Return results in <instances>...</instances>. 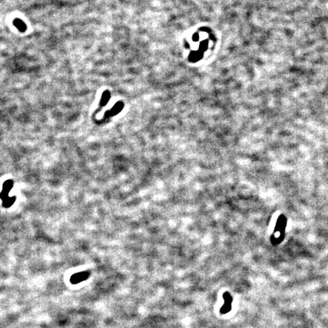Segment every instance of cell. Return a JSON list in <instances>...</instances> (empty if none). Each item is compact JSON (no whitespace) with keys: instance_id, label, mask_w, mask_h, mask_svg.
Masks as SVG:
<instances>
[{"instance_id":"6","label":"cell","mask_w":328,"mask_h":328,"mask_svg":"<svg viewBox=\"0 0 328 328\" xmlns=\"http://www.w3.org/2000/svg\"><path fill=\"white\" fill-rule=\"evenodd\" d=\"M14 200H15V197L7 198L6 199L3 200V206L6 207V208H9L10 206H12L14 204Z\"/></svg>"},{"instance_id":"2","label":"cell","mask_w":328,"mask_h":328,"mask_svg":"<svg viewBox=\"0 0 328 328\" xmlns=\"http://www.w3.org/2000/svg\"><path fill=\"white\" fill-rule=\"evenodd\" d=\"M13 187V182L12 180H8L6 182L3 184V189L2 192L0 195V197L2 200H5L7 198H9V193L10 192V190Z\"/></svg>"},{"instance_id":"7","label":"cell","mask_w":328,"mask_h":328,"mask_svg":"<svg viewBox=\"0 0 328 328\" xmlns=\"http://www.w3.org/2000/svg\"><path fill=\"white\" fill-rule=\"evenodd\" d=\"M191 59L193 61H197L200 58H201V56H200V53H192V55H191Z\"/></svg>"},{"instance_id":"5","label":"cell","mask_w":328,"mask_h":328,"mask_svg":"<svg viewBox=\"0 0 328 328\" xmlns=\"http://www.w3.org/2000/svg\"><path fill=\"white\" fill-rule=\"evenodd\" d=\"M110 99V92L107 91H105V92L103 94V95H102L101 100H100V105H101V106H105V105L108 103Z\"/></svg>"},{"instance_id":"4","label":"cell","mask_w":328,"mask_h":328,"mask_svg":"<svg viewBox=\"0 0 328 328\" xmlns=\"http://www.w3.org/2000/svg\"><path fill=\"white\" fill-rule=\"evenodd\" d=\"M123 103L119 102V103H118L117 104L115 105V106L112 107V110H110V112H109V114H110V115H116V114L119 113V112H120L121 110H123Z\"/></svg>"},{"instance_id":"3","label":"cell","mask_w":328,"mask_h":328,"mask_svg":"<svg viewBox=\"0 0 328 328\" xmlns=\"http://www.w3.org/2000/svg\"><path fill=\"white\" fill-rule=\"evenodd\" d=\"M14 25L20 30V31H22V32L25 31L26 29H27V26H26L25 22H24L23 21H22L21 19H18V18L14 19Z\"/></svg>"},{"instance_id":"1","label":"cell","mask_w":328,"mask_h":328,"mask_svg":"<svg viewBox=\"0 0 328 328\" xmlns=\"http://www.w3.org/2000/svg\"><path fill=\"white\" fill-rule=\"evenodd\" d=\"M89 277V273L88 272H81V273H77L75 274H74L72 277H71V282L74 284L78 283H81L84 280H87V277Z\"/></svg>"}]
</instances>
